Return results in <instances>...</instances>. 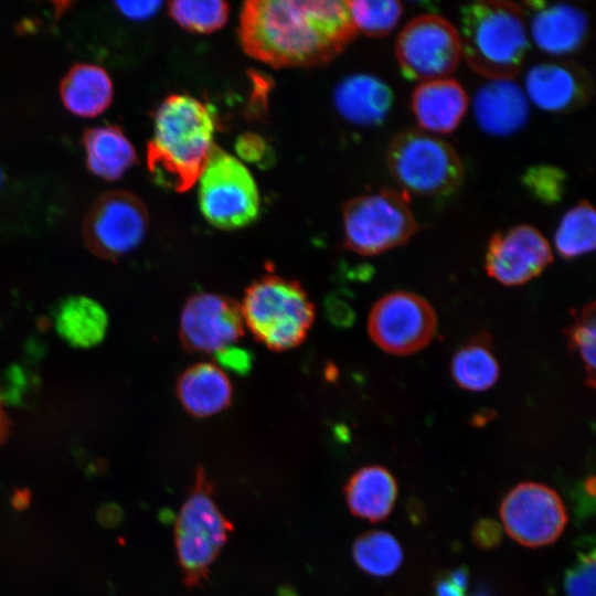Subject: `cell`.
<instances>
[{
	"mask_svg": "<svg viewBox=\"0 0 596 596\" xmlns=\"http://www.w3.org/2000/svg\"><path fill=\"white\" fill-rule=\"evenodd\" d=\"M244 51L273 67L323 65L356 35L347 1L251 0L238 24Z\"/></svg>",
	"mask_w": 596,
	"mask_h": 596,
	"instance_id": "6da1fadb",
	"label": "cell"
},
{
	"mask_svg": "<svg viewBox=\"0 0 596 596\" xmlns=\"http://www.w3.org/2000/svg\"><path fill=\"white\" fill-rule=\"evenodd\" d=\"M215 116L203 102L184 94L168 96L157 108L147 164L157 184L184 192L205 168L213 147Z\"/></svg>",
	"mask_w": 596,
	"mask_h": 596,
	"instance_id": "7a4b0ae2",
	"label": "cell"
},
{
	"mask_svg": "<svg viewBox=\"0 0 596 596\" xmlns=\"http://www.w3.org/2000/svg\"><path fill=\"white\" fill-rule=\"evenodd\" d=\"M458 34L461 56L489 81L513 79L530 45L525 13L510 1H477L462 7Z\"/></svg>",
	"mask_w": 596,
	"mask_h": 596,
	"instance_id": "3957f363",
	"label": "cell"
},
{
	"mask_svg": "<svg viewBox=\"0 0 596 596\" xmlns=\"http://www.w3.org/2000/svg\"><path fill=\"white\" fill-rule=\"evenodd\" d=\"M241 312L254 337L274 351L299 345L315 318L313 305L301 285L272 274L246 289Z\"/></svg>",
	"mask_w": 596,
	"mask_h": 596,
	"instance_id": "277c9868",
	"label": "cell"
},
{
	"mask_svg": "<svg viewBox=\"0 0 596 596\" xmlns=\"http://www.w3.org/2000/svg\"><path fill=\"white\" fill-rule=\"evenodd\" d=\"M386 162L394 180L408 195L445 198L464 179V166L454 147L421 129L396 135L387 148Z\"/></svg>",
	"mask_w": 596,
	"mask_h": 596,
	"instance_id": "5b68a950",
	"label": "cell"
},
{
	"mask_svg": "<svg viewBox=\"0 0 596 596\" xmlns=\"http://www.w3.org/2000/svg\"><path fill=\"white\" fill-rule=\"evenodd\" d=\"M212 493V483L200 467L174 526L178 561L189 588L207 581L212 564L233 531L232 522L219 509Z\"/></svg>",
	"mask_w": 596,
	"mask_h": 596,
	"instance_id": "8992f818",
	"label": "cell"
},
{
	"mask_svg": "<svg viewBox=\"0 0 596 596\" xmlns=\"http://www.w3.org/2000/svg\"><path fill=\"white\" fill-rule=\"evenodd\" d=\"M417 231L409 195L402 190L359 195L343 206L344 245L360 255H377L404 245Z\"/></svg>",
	"mask_w": 596,
	"mask_h": 596,
	"instance_id": "52a82bcc",
	"label": "cell"
},
{
	"mask_svg": "<svg viewBox=\"0 0 596 596\" xmlns=\"http://www.w3.org/2000/svg\"><path fill=\"white\" fill-rule=\"evenodd\" d=\"M199 204L204 217L221 230H237L259 214V193L248 169L214 146L199 178Z\"/></svg>",
	"mask_w": 596,
	"mask_h": 596,
	"instance_id": "ba28073f",
	"label": "cell"
},
{
	"mask_svg": "<svg viewBox=\"0 0 596 596\" xmlns=\"http://www.w3.org/2000/svg\"><path fill=\"white\" fill-rule=\"evenodd\" d=\"M395 52L405 78L419 83L446 78L461 57L458 30L440 15H418L401 31Z\"/></svg>",
	"mask_w": 596,
	"mask_h": 596,
	"instance_id": "9c48e42d",
	"label": "cell"
},
{
	"mask_svg": "<svg viewBox=\"0 0 596 596\" xmlns=\"http://www.w3.org/2000/svg\"><path fill=\"white\" fill-rule=\"evenodd\" d=\"M142 201L130 192L114 190L102 194L84 221V241L103 259H117L136 248L148 227Z\"/></svg>",
	"mask_w": 596,
	"mask_h": 596,
	"instance_id": "30bf717a",
	"label": "cell"
},
{
	"mask_svg": "<svg viewBox=\"0 0 596 596\" xmlns=\"http://www.w3.org/2000/svg\"><path fill=\"white\" fill-rule=\"evenodd\" d=\"M437 318L423 297L394 291L382 297L371 309L368 331L383 351L405 355L415 353L433 340Z\"/></svg>",
	"mask_w": 596,
	"mask_h": 596,
	"instance_id": "8fae6325",
	"label": "cell"
},
{
	"mask_svg": "<svg viewBox=\"0 0 596 596\" xmlns=\"http://www.w3.org/2000/svg\"><path fill=\"white\" fill-rule=\"evenodd\" d=\"M500 517L505 532L529 547L553 543L567 523L558 493L538 482H522L511 489L501 502Z\"/></svg>",
	"mask_w": 596,
	"mask_h": 596,
	"instance_id": "7c38bea8",
	"label": "cell"
},
{
	"mask_svg": "<svg viewBox=\"0 0 596 596\" xmlns=\"http://www.w3.org/2000/svg\"><path fill=\"white\" fill-rule=\"evenodd\" d=\"M243 336L241 307L232 299L210 292L193 295L184 305L180 338L191 353H217Z\"/></svg>",
	"mask_w": 596,
	"mask_h": 596,
	"instance_id": "4fadbf2b",
	"label": "cell"
},
{
	"mask_svg": "<svg viewBox=\"0 0 596 596\" xmlns=\"http://www.w3.org/2000/svg\"><path fill=\"white\" fill-rule=\"evenodd\" d=\"M552 259L551 246L543 234L531 225L521 224L491 236L486 270L497 281L515 286L540 275Z\"/></svg>",
	"mask_w": 596,
	"mask_h": 596,
	"instance_id": "5bb4252c",
	"label": "cell"
},
{
	"mask_svg": "<svg viewBox=\"0 0 596 596\" xmlns=\"http://www.w3.org/2000/svg\"><path fill=\"white\" fill-rule=\"evenodd\" d=\"M524 93L538 108L553 114L574 111L592 98L588 72L573 62L551 61L533 65L525 75Z\"/></svg>",
	"mask_w": 596,
	"mask_h": 596,
	"instance_id": "9a60e30c",
	"label": "cell"
},
{
	"mask_svg": "<svg viewBox=\"0 0 596 596\" xmlns=\"http://www.w3.org/2000/svg\"><path fill=\"white\" fill-rule=\"evenodd\" d=\"M529 40L542 52L563 56L577 52L586 42L589 21L581 8L564 2L524 3Z\"/></svg>",
	"mask_w": 596,
	"mask_h": 596,
	"instance_id": "2e32d148",
	"label": "cell"
},
{
	"mask_svg": "<svg viewBox=\"0 0 596 596\" xmlns=\"http://www.w3.org/2000/svg\"><path fill=\"white\" fill-rule=\"evenodd\" d=\"M472 110L483 132L503 137L524 127L530 106L524 91L513 79H490L477 91Z\"/></svg>",
	"mask_w": 596,
	"mask_h": 596,
	"instance_id": "e0dca14e",
	"label": "cell"
},
{
	"mask_svg": "<svg viewBox=\"0 0 596 596\" xmlns=\"http://www.w3.org/2000/svg\"><path fill=\"white\" fill-rule=\"evenodd\" d=\"M468 104L464 87L448 77L419 83L411 100L419 129L436 136L453 132L465 117Z\"/></svg>",
	"mask_w": 596,
	"mask_h": 596,
	"instance_id": "ac0fdd59",
	"label": "cell"
},
{
	"mask_svg": "<svg viewBox=\"0 0 596 596\" xmlns=\"http://www.w3.org/2000/svg\"><path fill=\"white\" fill-rule=\"evenodd\" d=\"M333 102L338 113L360 126H375L384 121L394 102L390 86L370 74H354L336 87Z\"/></svg>",
	"mask_w": 596,
	"mask_h": 596,
	"instance_id": "d6986e66",
	"label": "cell"
},
{
	"mask_svg": "<svg viewBox=\"0 0 596 596\" xmlns=\"http://www.w3.org/2000/svg\"><path fill=\"white\" fill-rule=\"evenodd\" d=\"M343 492L352 514L379 522L392 512L397 497V482L386 468L366 466L350 476Z\"/></svg>",
	"mask_w": 596,
	"mask_h": 596,
	"instance_id": "ffe728a7",
	"label": "cell"
},
{
	"mask_svg": "<svg viewBox=\"0 0 596 596\" xmlns=\"http://www.w3.org/2000/svg\"><path fill=\"white\" fill-rule=\"evenodd\" d=\"M177 394L189 414L207 417L230 405L232 385L219 366L198 363L181 374L177 383Z\"/></svg>",
	"mask_w": 596,
	"mask_h": 596,
	"instance_id": "44dd1931",
	"label": "cell"
},
{
	"mask_svg": "<svg viewBox=\"0 0 596 596\" xmlns=\"http://www.w3.org/2000/svg\"><path fill=\"white\" fill-rule=\"evenodd\" d=\"M60 95L64 106L72 114L95 117L111 103V79L98 65L76 64L63 77Z\"/></svg>",
	"mask_w": 596,
	"mask_h": 596,
	"instance_id": "7402d4cb",
	"label": "cell"
},
{
	"mask_svg": "<svg viewBox=\"0 0 596 596\" xmlns=\"http://www.w3.org/2000/svg\"><path fill=\"white\" fill-rule=\"evenodd\" d=\"M83 145L88 169L106 180L121 178L137 160L134 146L117 126H100L86 130Z\"/></svg>",
	"mask_w": 596,
	"mask_h": 596,
	"instance_id": "603a6c76",
	"label": "cell"
},
{
	"mask_svg": "<svg viewBox=\"0 0 596 596\" xmlns=\"http://www.w3.org/2000/svg\"><path fill=\"white\" fill-rule=\"evenodd\" d=\"M107 326L108 318L104 308L86 296L66 298L55 312L58 334L76 348H92L100 343Z\"/></svg>",
	"mask_w": 596,
	"mask_h": 596,
	"instance_id": "cb8c5ba5",
	"label": "cell"
},
{
	"mask_svg": "<svg viewBox=\"0 0 596 596\" xmlns=\"http://www.w3.org/2000/svg\"><path fill=\"white\" fill-rule=\"evenodd\" d=\"M455 382L469 391L490 389L499 377V365L488 336H479L460 348L451 362Z\"/></svg>",
	"mask_w": 596,
	"mask_h": 596,
	"instance_id": "d4e9b609",
	"label": "cell"
},
{
	"mask_svg": "<svg viewBox=\"0 0 596 596\" xmlns=\"http://www.w3.org/2000/svg\"><path fill=\"white\" fill-rule=\"evenodd\" d=\"M596 243V214L588 201H582L562 217L554 244L558 254L572 259L592 252Z\"/></svg>",
	"mask_w": 596,
	"mask_h": 596,
	"instance_id": "484cf974",
	"label": "cell"
},
{
	"mask_svg": "<svg viewBox=\"0 0 596 596\" xmlns=\"http://www.w3.org/2000/svg\"><path fill=\"white\" fill-rule=\"evenodd\" d=\"M352 556L366 574L384 577L398 570L403 562V550L392 534L375 530L356 538L352 545Z\"/></svg>",
	"mask_w": 596,
	"mask_h": 596,
	"instance_id": "4316f807",
	"label": "cell"
},
{
	"mask_svg": "<svg viewBox=\"0 0 596 596\" xmlns=\"http://www.w3.org/2000/svg\"><path fill=\"white\" fill-rule=\"evenodd\" d=\"M228 4L221 0H178L169 3V13L182 28L198 33H211L222 28L228 18Z\"/></svg>",
	"mask_w": 596,
	"mask_h": 596,
	"instance_id": "83f0119b",
	"label": "cell"
},
{
	"mask_svg": "<svg viewBox=\"0 0 596 596\" xmlns=\"http://www.w3.org/2000/svg\"><path fill=\"white\" fill-rule=\"evenodd\" d=\"M347 3L356 32L369 36L389 34L403 13L402 3L396 0H352Z\"/></svg>",
	"mask_w": 596,
	"mask_h": 596,
	"instance_id": "f1b7e54d",
	"label": "cell"
},
{
	"mask_svg": "<svg viewBox=\"0 0 596 596\" xmlns=\"http://www.w3.org/2000/svg\"><path fill=\"white\" fill-rule=\"evenodd\" d=\"M595 302L593 301L579 311L565 331L570 348L579 353L587 374V384L590 387L595 386Z\"/></svg>",
	"mask_w": 596,
	"mask_h": 596,
	"instance_id": "f546056e",
	"label": "cell"
},
{
	"mask_svg": "<svg viewBox=\"0 0 596 596\" xmlns=\"http://www.w3.org/2000/svg\"><path fill=\"white\" fill-rule=\"evenodd\" d=\"M521 180L528 192L544 204L560 202L565 193L566 174L552 164L532 166L524 171Z\"/></svg>",
	"mask_w": 596,
	"mask_h": 596,
	"instance_id": "4dcf8cb0",
	"label": "cell"
},
{
	"mask_svg": "<svg viewBox=\"0 0 596 596\" xmlns=\"http://www.w3.org/2000/svg\"><path fill=\"white\" fill-rule=\"evenodd\" d=\"M567 596H595V553H583L564 581Z\"/></svg>",
	"mask_w": 596,
	"mask_h": 596,
	"instance_id": "1f68e13d",
	"label": "cell"
},
{
	"mask_svg": "<svg viewBox=\"0 0 596 596\" xmlns=\"http://www.w3.org/2000/svg\"><path fill=\"white\" fill-rule=\"evenodd\" d=\"M236 150L244 160L258 164L269 161V147L257 135L241 136L236 142Z\"/></svg>",
	"mask_w": 596,
	"mask_h": 596,
	"instance_id": "d6a6232c",
	"label": "cell"
},
{
	"mask_svg": "<svg viewBox=\"0 0 596 596\" xmlns=\"http://www.w3.org/2000/svg\"><path fill=\"white\" fill-rule=\"evenodd\" d=\"M472 540L481 549L496 547L501 541V528L493 520L485 519L476 523Z\"/></svg>",
	"mask_w": 596,
	"mask_h": 596,
	"instance_id": "836d02e7",
	"label": "cell"
},
{
	"mask_svg": "<svg viewBox=\"0 0 596 596\" xmlns=\"http://www.w3.org/2000/svg\"><path fill=\"white\" fill-rule=\"evenodd\" d=\"M216 360L233 371L243 373L251 368V355L244 349L231 345L215 353Z\"/></svg>",
	"mask_w": 596,
	"mask_h": 596,
	"instance_id": "e575fe53",
	"label": "cell"
},
{
	"mask_svg": "<svg viewBox=\"0 0 596 596\" xmlns=\"http://www.w3.org/2000/svg\"><path fill=\"white\" fill-rule=\"evenodd\" d=\"M118 10L127 18L145 20L152 17L162 6L161 1H117Z\"/></svg>",
	"mask_w": 596,
	"mask_h": 596,
	"instance_id": "d590c367",
	"label": "cell"
},
{
	"mask_svg": "<svg viewBox=\"0 0 596 596\" xmlns=\"http://www.w3.org/2000/svg\"><path fill=\"white\" fill-rule=\"evenodd\" d=\"M466 587L459 585L449 574L435 586V596H465Z\"/></svg>",
	"mask_w": 596,
	"mask_h": 596,
	"instance_id": "8d00e7d4",
	"label": "cell"
},
{
	"mask_svg": "<svg viewBox=\"0 0 596 596\" xmlns=\"http://www.w3.org/2000/svg\"><path fill=\"white\" fill-rule=\"evenodd\" d=\"M9 432V421L0 401V445L4 441Z\"/></svg>",
	"mask_w": 596,
	"mask_h": 596,
	"instance_id": "74e56055",
	"label": "cell"
},
{
	"mask_svg": "<svg viewBox=\"0 0 596 596\" xmlns=\"http://www.w3.org/2000/svg\"><path fill=\"white\" fill-rule=\"evenodd\" d=\"M1 181H2V173H1V171H0V184H1Z\"/></svg>",
	"mask_w": 596,
	"mask_h": 596,
	"instance_id": "f35d334b",
	"label": "cell"
}]
</instances>
